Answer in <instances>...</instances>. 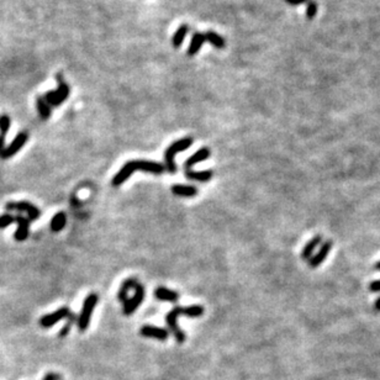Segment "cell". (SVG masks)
Returning <instances> with one entry per match:
<instances>
[{
	"mask_svg": "<svg viewBox=\"0 0 380 380\" xmlns=\"http://www.w3.org/2000/svg\"><path fill=\"white\" fill-rule=\"evenodd\" d=\"M164 165L158 162L130 161L126 163V164L116 173V175L113 179V185H115V187L121 185L131 174H133L136 170H143V172L146 173H152V174L159 175L164 172Z\"/></svg>",
	"mask_w": 380,
	"mask_h": 380,
	"instance_id": "obj_1",
	"label": "cell"
},
{
	"mask_svg": "<svg viewBox=\"0 0 380 380\" xmlns=\"http://www.w3.org/2000/svg\"><path fill=\"white\" fill-rule=\"evenodd\" d=\"M204 314V307L200 305H193V306H177L173 310H170L165 316V322H167L168 327H169L170 332L174 335L175 340L178 343H183L185 341V333L180 330V327L177 324V317L180 315H185V316L190 317H199Z\"/></svg>",
	"mask_w": 380,
	"mask_h": 380,
	"instance_id": "obj_2",
	"label": "cell"
},
{
	"mask_svg": "<svg viewBox=\"0 0 380 380\" xmlns=\"http://www.w3.org/2000/svg\"><path fill=\"white\" fill-rule=\"evenodd\" d=\"M193 144V138L191 137H185V138L178 139L174 143L170 144L167 149H165L164 153V159H165V168H167V172L170 174H175L177 172V167H175L174 163V157L178 152L185 151L187 148Z\"/></svg>",
	"mask_w": 380,
	"mask_h": 380,
	"instance_id": "obj_3",
	"label": "cell"
},
{
	"mask_svg": "<svg viewBox=\"0 0 380 380\" xmlns=\"http://www.w3.org/2000/svg\"><path fill=\"white\" fill-rule=\"evenodd\" d=\"M57 81H58V88L56 90H50L43 97L50 107H58V105H61L69 97V92H71L68 84L63 81L62 74H57Z\"/></svg>",
	"mask_w": 380,
	"mask_h": 380,
	"instance_id": "obj_4",
	"label": "cell"
},
{
	"mask_svg": "<svg viewBox=\"0 0 380 380\" xmlns=\"http://www.w3.org/2000/svg\"><path fill=\"white\" fill-rule=\"evenodd\" d=\"M98 304V295L97 294H90L87 296V299L84 300V304H83L81 315H79L78 319V327L79 331L84 332L88 328L90 322V317H92L93 311H94L95 306Z\"/></svg>",
	"mask_w": 380,
	"mask_h": 380,
	"instance_id": "obj_5",
	"label": "cell"
},
{
	"mask_svg": "<svg viewBox=\"0 0 380 380\" xmlns=\"http://www.w3.org/2000/svg\"><path fill=\"white\" fill-rule=\"evenodd\" d=\"M6 210L7 211H24L28 215V220L30 221H35L37 220L41 215V211L36 208L32 204L27 203V201H17V203H7L6 204Z\"/></svg>",
	"mask_w": 380,
	"mask_h": 380,
	"instance_id": "obj_6",
	"label": "cell"
},
{
	"mask_svg": "<svg viewBox=\"0 0 380 380\" xmlns=\"http://www.w3.org/2000/svg\"><path fill=\"white\" fill-rule=\"evenodd\" d=\"M144 298V289L141 284L137 283L135 286V295L131 299H127L124 302V314L132 315L136 311L137 307L142 304Z\"/></svg>",
	"mask_w": 380,
	"mask_h": 380,
	"instance_id": "obj_7",
	"label": "cell"
},
{
	"mask_svg": "<svg viewBox=\"0 0 380 380\" xmlns=\"http://www.w3.org/2000/svg\"><path fill=\"white\" fill-rule=\"evenodd\" d=\"M71 315L72 314L71 311H69L68 307H61V309H58L57 311L52 312V314L45 315L43 317H41L40 325L45 328L52 327L53 325H56L57 322L62 321V320L66 319V317H71Z\"/></svg>",
	"mask_w": 380,
	"mask_h": 380,
	"instance_id": "obj_8",
	"label": "cell"
},
{
	"mask_svg": "<svg viewBox=\"0 0 380 380\" xmlns=\"http://www.w3.org/2000/svg\"><path fill=\"white\" fill-rule=\"evenodd\" d=\"M27 138H28V135L26 132H20L19 135L15 137L14 141L11 142V144H10L9 147H6V148H4V151L0 153V157H1L2 159H7L10 158V157L14 156L16 152H19L20 149L25 146Z\"/></svg>",
	"mask_w": 380,
	"mask_h": 380,
	"instance_id": "obj_9",
	"label": "cell"
},
{
	"mask_svg": "<svg viewBox=\"0 0 380 380\" xmlns=\"http://www.w3.org/2000/svg\"><path fill=\"white\" fill-rule=\"evenodd\" d=\"M332 246H333V242L331 241V240H328V241H325L324 244H322L321 247H320L319 252H317L315 255H312V257L309 259L310 267L317 268L319 265H321L322 263H324V260L326 259V258H327V255L330 254L331 250H332Z\"/></svg>",
	"mask_w": 380,
	"mask_h": 380,
	"instance_id": "obj_10",
	"label": "cell"
},
{
	"mask_svg": "<svg viewBox=\"0 0 380 380\" xmlns=\"http://www.w3.org/2000/svg\"><path fill=\"white\" fill-rule=\"evenodd\" d=\"M139 333L143 337H152L158 341H165L168 338V331L165 328L156 327V326H143L139 330Z\"/></svg>",
	"mask_w": 380,
	"mask_h": 380,
	"instance_id": "obj_11",
	"label": "cell"
},
{
	"mask_svg": "<svg viewBox=\"0 0 380 380\" xmlns=\"http://www.w3.org/2000/svg\"><path fill=\"white\" fill-rule=\"evenodd\" d=\"M14 222L19 225L17 231L15 232V240L16 241H25L28 236V225H30L31 221L22 216H14Z\"/></svg>",
	"mask_w": 380,
	"mask_h": 380,
	"instance_id": "obj_12",
	"label": "cell"
},
{
	"mask_svg": "<svg viewBox=\"0 0 380 380\" xmlns=\"http://www.w3.org/2000/svg\"><path fill=\"white\" fill-rule=\"evenodd\" d=\"M211 152L210 149L206 148V147H203V148H200L199 151H196L195 153L193 154V156H190L189 158L187 159V162H185L184 167L185 169H189V168L193 167V165L198 164V163L205 161V159H208L209 157H210Z\"/></svg>",
	"mask_w": 380,
	"mask_h": 380,
	"instance_id": "obj_13",
	"label": "cell"
},
{
	"mask_svg": "<svg viewBox=\"0 0 380 380\" xmlns=\"http://www.w3.org/2000/svg\"><path fill=\"white\" fill-rule=\"evenodd\" d=\"M205 41H206L205 35H203V33H200V32L194 33L193 37H191L189 47H188V56H190V57L195 56V54L199 52V50L203 47V45L205 43Z\"/></svg>",
	"mask_w": 380,
	"mask_h": 380,
	"instance_id": "obj_14",
	"label": "cell"
},
{
	"mask_svg": "<svg viewBox=\"0 0 380 380\" xmlns=\"http://www.w3.org/2000/svg\"><path fill=\"white\" fill-rule=\"evenodd\" d=\"M154 295H156L157 299L161 300V301H168V302H175L178 300V298H179L178 293H175V291L173 290H169V289L164 288V286H159V288H157L156 291H154Z\"/></svg>",
	"mask_w": 380,
	"mask_h": 380,
	"instance_id": "obj_15",
	"label": "cell"
},
{
	"mask_svg": "<svg viewBox=\"0 0 380 380\" xmlns=\"http://www.w3.org/2000/svg\"><path fill=\"white\" fill-rule=\"evenodd\" d=\"M321 241H322V236H320V235H317V236H315L314 239L310 240V241L307 242L306 245H305L304 250H302V252H301L302 259L309 260L310 258H311L314 251L316 250L317 247H319L320 244H321Z\"/></svg>",
	"mask_w": 380,
	"mask_h": 380,
	"instance_id": "obj_16",
	"label": "cell"
},
{
	"mask_svg": "<svg viewBox=\"0 0 380 380\" xmlns=\"http://www.w3.org/2000/svg\"><path fill=\"white\" fill-rule=\"evenodd\" d=\"M213 170H203V172H194L191 169H185V177L191 180H198V182L205 183L213 178Z\"/></svg>",
	"mask_w": 380,
	"mask_h": 380,
	"instance_id": "obj_17",
	"label": "cell"
},
{
	"mask_svg": "<svg viewBox=\"0 0 380 380\" xmlns=\"http://www.w3.org/2000/svg\"><path fill=\"white\" fill-rule=\"evenodd\" d=\"M188 32H189V26H188V25H185V24L180 25V26L177 28V31H175L174 35H173V38H172L173 47L180 48V46H182L183 42H184L185 37H187Z\"/></svg>",
	"mask_w": 380,
	"mask_h": 380,
	"instance_id": "obj_18",
	"label": "cell"
},
{
	"mask_svg": "<svg viewBox=\"0 0 380 380\" xmlns=\"http://www.w3.org/2000/svg\"><path fill=\"white\" fill-rule=\"evenodd\" d=\"M173 194L178 196H185V198H189V196H195L198 194V189L195 187H191V185H183V184H177L172 187Z\"/></svg>",
	"mask_w": 380,
	"mask_h": 380,
	"instance_id": "obj_19",
	"label": "cell"
},
{
	"mask_svg": "<svg viewBox=\"0 0 380 380\" xmlns=\"http://www.w3.org/2000/svg\"><path fill=\"white\" fill-rule=\"evenodd\" d=\"M10 127V118L7 115L0 116V153L4 151L5 137Z\"/></svg>",
	"mask_w": 380,
	"mask_h": 380,
	"instance_id": "obj_20",
	"label": "cell"
},
{
	"mask_svg": "<svg viewBox=\"0 0 380 380\" xmlns=\"http://www.w3.org/2000/svg\"><path fill=\"white\" fill-rule=\"evenodd\" d=\"M136 284H137V280L135 278H130V279H127V280L124 281V283L121 284L120 290H119V294H118L119 300H120V301H123V302H125L126 300L128 299L127 298L128 290H131L132 288L135 289Z\"/></svg>",
	"mask_w": 380,
	"mask_h": 380,
	"instance_id": "obj_21",
	"label": "cell"
},
{
	"mask_svg": "<svg viewBox=\"0 0 380 380\" xmlns=\"http://www.w3.org/2000/svg\"><path fill=\"white\" fill-rule=\"evenodd\" d=\"M205 40L208 41L210 45H213L214 47L219 48V50H222V48L226 46L224 37H221L215 31H208V32H205Z\"/></svg>",
	"mask_w": 380,
	"mask_h": 380,
	"instance_id": "obj_22",
	"label": "cell"
},
{
	"mask_svg": "<svg viewBox=\"0 0 380 380\" xmlns=\"http://www.w3.org/2000/svg\"><path fill=\"white\" fill-rule=\"evenodd\" d=\"M67 224V216L64 213H57L51 220V230L53 232H59L64 229Z\"/></svg>",
	"mask_w": 380,
	"mask_h": 380,
	"instance_id": "obj_23",
	"label": "cell"
},
{
	"mask_svg": "<svg viewBox=\"0 0 380 380\" xmlns=\"http://www.w3.org/2000/svg\"><path fill=\"white\" fill-rule=\"evenodd\" d=\"M36 105H37V110L40 113V116L42 119H48L51 116V107L47 104L45 98L38 97L36 99Z\"/></svg>",
	"mask_w": 380,
	"mask_h": 380,
	"instance_id": "obj_24",
	"label": "cell"
},
{
	"mask_svg": "<svg viewBox=\"0 0 380 380\" xmlns=\"http://www.w3.org/2000/svg\"><path fill=\"white\" fill-rule=\"evenodd\" d=\"M317 10H319V5L315 0H309L306 2V17L309 20H312L317 14Z\"/></svg>",
	"mask_w": 380,
	"mask_h": 380,
	"instance_id": "obj_25",
	"label": "cell"
},
{
	"mask_svg": "<svg viewBox=\"0 0 380 380\" xmlns=\"http://www.w3.org/2000/svg\"><path fill=\"white\" fill-rule=\"evenodd\" d=\"M368 289L371 293H380V279L371 281L368 285Z\"/></svg>",
	"mask_w": 380,
	"mask_h": 380,
	"instance_id": "obj_26",
	"label": "cell"
},
{
	"mask_svg": "<svg viewBox=\"0 0 380 380\" xmlns=\"http://www.w3.org/2000/svg\"><path fill=\"white\" fill-rule=\"evenodd\" d=\"M307 1H309V0H285L286 4L294 5V6H296V5L305 4V2H307Z\"/></svg>",
	"mask_w": 380,
	"mask_h": 380,
	"instance_id": "obj_27",
	"label": "cell"
},
{
	"mask_svg": "<svg viewBox=\"0 0 380 380\" xmlns=\"http://www.w3.org/2000/svg\"><path fill=\"white\" fill-rule=\"evenodd\" d=\"M69 328H71V322H69L68 325H66V326H64V327H63V330H62L61 332H59V336H61V337H64V336H66L67 333L69 332Z\"/></svg>",
	"mask_w": 380,
	"mask_h": 380,
	"instance_id": "obj_28",
	"label": "cell"
},
{
	"mask_svg": "<svg viewBox=\"0 0 380 380\" xmlns=\"http://www.w3.org/2000/svg\"><path fill=\"white\" fill-rule=\"evenodd\" d=\"M61 378H59V376H57V374H48V376L45 377V379L43 380H59Z\"/></svg>",
	"mask_w": 380,
	"mask_h": 380,
	"instance_id": "obj_29",
	"label": "cell"
},
{
	"mask_svg": "<svg viewBox=\"0 0 380 380\" xmlns=\"http://www.w3.org/2000/svg\"><path fill=\"white\" fill-rule=\"evenodd\" d=\"M374 310H376L377 312H380V296L376 300V302H374Z\"/></svg>",
	"mask_w": 380,
	"mask_h": 380,
	"instance_id": "obj_30",
	"label": "cell"
},
{
	"mask_svg": "<svg viewBox=\"0 0 380 380\" xmlns=\"http://www.w3.org/2000/svg\"><path fill=\"white\" fill-rule=\"evenodd\" d=\"M374 269L380 271V260H379V262H377L376 264H374Z\"/></svg>",
	"mask_w": 380,
	"mask_h": 380,
	"instance_id": "obj_31",
	"label": "cell"
}]
</instances>
